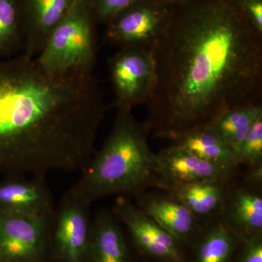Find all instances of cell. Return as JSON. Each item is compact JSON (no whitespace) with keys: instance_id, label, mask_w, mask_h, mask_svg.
Masks as SVG:
<instances>
[{"instance_id":"obj_1","label":"cell","mask_w":262,"mask_h":262,"mask_svg":"<svg viewBox=\"0 0 262 262\" xmlns=\"http://www.w3.org/2000/svg\"><path fill=\"white\" fill-rule=\"evenodd\" d=\"M152 49L146 123L155 135L172 139L229 110L262 104V34L242 0L170 3Z\"/></svg>"},{"instance_id":"obj_2","label":"cell","mask_w":262,"mask_h":262,"mask_svg":"<svg viewBox=\"0 0 262 262\" xmlns=\"http://www.w3.org/2000/svg\"><path fill=\"white\" fill-rule=\"evenodd\" d=\"M106 111L94 75H53L24 53L0 61V176L82 171Z\"/></svg>"},{"instance_id":"obj_3","label":"cell","mask_w":262,"mask_h":262,"mask_svg":"<svg viewBox=\"0 0 262 262\" xmlns=\"http://www.w3.org/2000/svg\"><path fill=\"white\" fill-rule=\"evenodd\" d=\"M131 110L118 108L110 136L72 187L91 203L157 187V154L148 143L151 130L146 122L136 120Z\"/></svg>"},{"instance_id":"obj_4","label":"cell","mask_w":262,"mask_h":262,"mask_svg":"<svg viewBox=\"0 0 262 262\" xmlns=\"http://www.w3.org/2000/svg\"><path fill=\"white\" fill-rule=\"evenodd\" d=\"M96 24L90 0H77L36 57L38 63L53 75H94Z\"/></svg>"},{"instance_id":"obj_5","label":"cell","mask_w":262,"mask_h":262,"mask_svg":"<svg viewBox=\"0 0 262 262\" xmlns=\"http://www.w3.org/2000/svg\"><path fill=\"white\" fill-rule=\"evenodd\" d=\"M91 204L71 187L55 208L51 224V256L56 262H87L92 230Z\"/></svg>"},{"instance_id":"obj_6","label":"cell","mask_w":262,"mask_h":262,"mask_svg":"<svg viewBox=\"0 0 262 262\" xmlns=\"http://www.w3.org/2000/svg\"><path fill=\"white\" fill-rule=\"evenodd\" d=\"M114 106L133 108L147 102L155 81L152 46L120 48L110 63Z\"/></svg>"},{"instance_id":"obj_7","label":"cell","mask_w":262,"mask_h":262,"mask_svg":"<svg viewBox=\"0 0 262 262\" xmlns=\"http://www.w3.org/2000/svg\"><path fill=\"white\" fill-rule=\"evenodd\" d=\"M52 215L0 213V262H48Z\"/></svg>"},{"instance_id":"obj_8","label":"cell","mask_w":262,"mask_h":262,"mask_svg":"<svg viewBox=\"0 0 262 262\" xmlns=\"http://www.w3.org/2000/svg\"><path fill=\"white\" fill-rule=\"evenodd\" d=\"M165 0H140L107 24L106 40L120 48L153 46L170 14Z\"/></svg>"},{"instance_id":"obj_9","label":"cell","mask_w":262,"mask_h":262,"mask_svg":"<svg viewBox=\"0 0 262 262\" xmlns=\"http://www.w3.org/2000/svg\"><path fill=\"white\" fill-rule=\"evenodd\" d=\"M237 167L209 161L171 145L157 154V187L230 181Z\"/></svg>"},{"instance_id":"obj_10","label":"cell","mask_w":262,"mask_h":262,"mask_svg":"<svg viewBox=\"0 0 262 262\" xmlns=\"http://www.w3.org/2000/svg\"><path fill=\"white\" fill-rule=\"evenodd\" d=\"M114 213L143 252L165 262H184L179 239L160 227L127 196H120Z\"/></svg>"},{"instance_id":"obj_11","label":"cell","mask_w":262,"mask_h":262,"mask_svg":"<svg viewBox=\"0 0 262 262\" xmlns=\"http://www.w3.org/2000/svg\"><path fill=\"white\" fill-rule=\"evenodd\" d=\"M53 198L44 177H8L0 181V213L51 215Z\"/></svg>"},{"instance_id":"obj_12","label":"cell","mask_w":262,"mask_h":262,"mask_svg":"<svg viewBox=\"0 0 262 262\" xmlns=\"http://www.w3.org/2000/svg\"><path fill=\"white\" fill-rule=\"evenodd\" d=\"M77 0H20L24 54L36 58Z\"/></svg>"},{"instance_id":"obj_13","label":"cell","mask_w":262,"mask_h":262,"mask_svg":"<svg viewBox=\"0 0 262 262\" xmlns=\"http://www.w3.org/2000/svg\"><path fill=\"white\" fill-rule=\"evenodd\" d=\"M87 262H130L120 221L108 210H98L93 217Z\"/></svg>"},{"instance_id":"obj_14","label":"cell","mask_w":262,"mask_h":262,"mask_svg":"<svg viewBox=\"0 0 262 262\" xmlns=\"http://www.w3.org/2000/svg\"><path fill=\"white\" fill-rule=\"evenodd\" d=\"M139 207L179 241L189 239L198 229V219L185 205L168 194L141 196Z\"/></svg>"},{"instance_id":"obj_15","label":"cell","mask_w":262,"mask_h":262,"mask_svg":"<svg viewBox=\"0 0 262 262\" xmlns=\"http://www.w3.org/2000/svg\"><path fill=\"white\" fill-rule=\"evenodd\" d=\"M171 140L173 141L172 145L190 151L203 159L233 167L241 164L234 150L222 140L211 125L187 131Z\"/></svg>"},{"instance_id":"obj_16","label":"cell","mask_w":262,"mask_h":262,"mask_svg":"<svg viewBox=\"0 0 262 262\" xmlns=\"http://www.w3.org/2000/svg\"><path fill=\"white\" fill-rule=\"evenodd\" d=\"M226 182H208L168 186L163 189L177 198L196 219L213 215L225 204Z\"/></svg>"},{"instance_id":"obj_17","label":"cell","mask_w":262,"mask_h":262,"mask_svg":"<svg viewBox=\"0 0 262 262\" xmlns=\"http://www.w3.org/2000/svg\"><path fill=\"white\" fill-rule=\"evenodd\" d=\"M229 220V223H226L236 234L249 239L261 234V196L248 189L235 191L231 201Z\"/></svg>"},{"instance_id":"obj_18","label":"cell","mask_w":262,"mask_h":262,"mask_svg":"<svg viewBox=\"0 0 262 262\" xmlns=\"http://www.w3.org/2000/svg\"><path fill=\"white\" fill-rule=\"evenodd\" d=\"M262 117V104L242 106L229 110L211 126L234 152L258 119Z\"/></svg>"},{"instance_id":"obj_19","label":"cell","mask_w":262,"mask_h":262,"mask_svg":"<svg viewBox=\"0 0 262 262\" xmlns=\"http://www.w3.org/2000/svg\"><path fill=\"white\" fill-rule=\"evenodd\" d=\"M24 47L20 0H0V58L11 56Z\"/></svg>"},{"instance_id":"obj_20","label":"cell","mask_w":262,"mask_h":262,"mask_svg":"<svg viewBox=\"0 0 262 262\" xmlns=\"http://www.w3.org/2000/svg\"><path fill=\"white\" fill-rule=\"evenodd\" d=\"M236 235L227 223L213 226L202 239L196 262H229L235 247Z\"/></svg>"},{"instance_id":"obj_21","label":"cell","mask_w":262,"mask_h":262,"mask_svg":"<svg viewBox=\"0 0 262 262\" xmlns=\"http://www.w3.org/2000/svg\"><path fill=\"white\" fill-rule=\"evenodd\" d=\"M241 163L253 167L261 165L262 162V117L253 125L236 151Z\"/></svg>"},{"instance_id":"obj_22","label":"cell","mask_w":262,"mask_h":262,"mask_svg":"<svg viewBox=\"0 0 262 262\" xmlns=\"http://www.w3.org/2000/svg\"><path fill=\"white\" fill-rule=\"evenodd\" d=\"M140 0H90L96 23L108 24Z\"/></svg>"},{"instance_id":"obj_23","label":"cell","mask_w":262,"mask_h":262,"mask_svg":"<svg viewBox=\"0 0 262 262\" xmlns=\"http://www.w3.org/2000/svg\"><path fill=\"white\" fill-rule=\"evenodd\" d=\"M238 262H262L261 234L248 239Z\"/></svg>"},{"instance_id":"obj_24","label":"cell","mask_w":262,"mask_h":262,"mask_svg":"<svg viewBox=\"0 0 262 262\" xmlns=\"http://www.w3.org/2000/svg\"><path fill=\"white\" fill-rule=\"evenodd\" d=\"M245 13L262 34V0H242Z\"/></svg>"},{"instance_id":"obj_25","label":"cell","mask_w":262,"mask_h":262,"mask_svg":"<svg viewBox=\"0 0 262 262\" xmlns=\"http://www.w3.org/2000/svg\"><path fill=\"white\" fill-rule=\"evenodd\" d=\"M182 1V0H168L170 3H176V2Z\"/></svg>"},{"instance_id":"obj_26","label":"cell","mask_w":262,"mask_h":262,"mask_svg":"<svg viewBox=\"0 0 262 262\" xmlns=\"http://www.w3.org/2000/svg\"><path fill=\"white\" fill-rule=\"evenodd\" d=\"M165 1H168V0H165Z\"/></svg>"}]
</instances>
